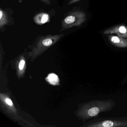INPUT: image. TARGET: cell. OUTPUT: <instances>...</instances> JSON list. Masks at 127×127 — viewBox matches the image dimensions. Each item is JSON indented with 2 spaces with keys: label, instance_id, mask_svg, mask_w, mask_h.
I'll use <instances>...</instances> for the list:
<instances>
[{
  "label": "cell",
  "instance_id": "cell-10",
  "mask_svg": "<svg viewBox=\"0 0 127 127\" xmlns=\"http://www.w3.org/2000/svg\"><path fill=\"white\" fill-rule=\"evenodd\" d=\"M79 0H70V1L68 3V5H72V4H74V3L78 2Z\"/></svg>",
  "mask_w": 127,
  "mask_h": 127
},
{
  "label": "cell",
  "instance_id": "cell-11",
  "mask_svg": "<svg viewBox=\"0 0 127 127\" xmlns=\"http://www.w3.org/2000/svg\"><path fill=\"white\" fill-rule=\"evenodd\" d=\"M40 0L47 5H50L51 4V2L50 1V0Z\"/></svg>",
  "mask_w": 127,
  "mask_h": 127
},
{
  "label": "cell",
  "instance_id": "cell-3",
  "mask_svg": "<svg viewBox=\"0 0 127 127\" xmlns=\"http://www.w3.org/2000/svg\"><path fill=\"white\" fill-rule=\"evenodd\" d=\"M89 127H127V120H105L93 122L89 124Z\"/></svg>",
  "mask_w": 127,
  "mask_h": 127
},
{
  "label": "cell",
  "instance_id": "cell-8",
  "mask_svg": "<svg viewBox=\"0 0 127 127\" xmlns=\"http://www.w3.org/2000/svg\"><path fill=\"white\" fill-rule=\"evenodd\" d=\"M25 64V61L24 60H22L21 61L19 65V68L20 69L22 70L23 69Z\"/></svg>",
  "mask_w": 127,
  "mask_h": 127
},
{
  "label": "cell",
  "instance_id": "cell-9",
  "mask_svg": "<svg viewBox=\"0 0 127 127\" xmlns=\"http://www.w3.org/2000/svg\"><path fill=\"white\" fill-rule=\"evenodd\" d=\"M6 102L8 104V105H10V106H12L13 105V102H12V101H11V99L9 98H6Z\"/></svg>",
  "mask_w": 127,
  "mask_h": 127
},
{
  "label": "cell",
  "instance_id": "cell-5",
  "mask_svg": "<svg viewBox=\"0 0 127 127\" xmlns=\"http://www.w3.org/2000/svg\"><path fill=\"white\" fill-rule=\"evenodd\" d=\"M108 39L112 44L119 48L127 47V39L119 36L110 35Z\"/></svg>",
  "mask_w": 127,
  "mask_h": 127
},
{
  "label": "cell",
  "instance_id": "cell-4",
  "mask_svg": "<svg viewBox=\"0 0 127 127\" xmlns=\"http://www.w3.org/2000/svg\"><path fill=\"white\" fill-rule=\"evenodd\" d=\"M104 34H116L118 36L127 38V27L124 26H119L108 29L104 32Z\"/></svg>",
  "mask_w": 127,
  "mask_h": 127
},
{
  "label": "cell",
  "instance_id": "cell-6",
  "mask_svg": "<svg viewBox=\"0 0 127 127\" xmlns=\"http://www.w3.org/2000/svg\"><path fill=\"white\" fill-rule=\"evenodd\" d=\"M8 20L7 15L5 12L0 9V27L2 28L8 23Z\"/></svg>",
  "mask_w": 127,
  "mask_h": 127
},
{
  "label": "cell",
  "instance_id": "cell-7",
  "mask_svg": "<svg viewBox=\"0 0 127 127\" xmlns=\"http://www.w3.org/2000/svg\"><path fill=\"white\" fill-rule=\"evenodd\" d=\"M48 79L52 84H56L58 81V76L55 74H50L48 77Z\"/></svg>",
  "mask_w": 127,
  "mask_h": 127
},
{
  "label": "cell",
  "instance_id": "cell-2",
  "mask_svg": "<svg viewBox=\"0 0 127 127\" xmlns=\"http://www.w3.org/2000/svg\"><path fill=\"white\" fill-rule=\"evenodd\" d=\"M85 20V15L83 12L75 11L70 13L63 20L62 26L63 29H67L73 27L78 26Z\"/></svg>",
  "mask_w": 127,
  "mask_h": 127
},
{
  "label": "cell",
  "instance_id": "cell-1",
  "mask_svg": "<svg viewBox=\"0 0 127 127\" xmlns=\"http://www.w3.org/2000/svg\"><path fill=\"white\" fill-rule=\"evenodd\" d=\"M115 105V102L110 99L93 100L85 104L84 106L82 115L85 119L93 118L102 112L111 110Z\"/></svg>",
  "mask_w": 127,
  "mask_h": 127
}]
</instances>
